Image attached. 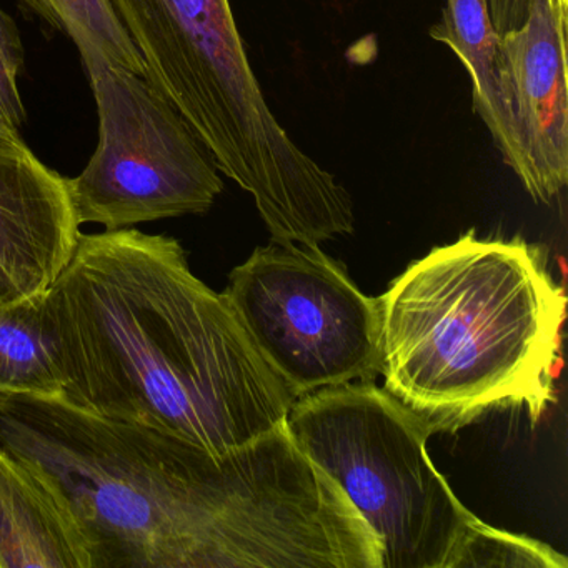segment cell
<instances>
[{
	"label": "cell",
	"instance_id": "2",
	"mask_svg": "<svg viewBox=\"0 0 568 568\" xmlns=\"http://www.w3.org/2000/svg\"><path fill=\"white\" fill-rule=\"evenodd\" d=\"M44 302L71 407L214 454L287 424L294 395L178 239L81 234Z\"/></svg>",
	"mask_w": 568,
	"mask_h": 568
},
{
	"label": "cell",
	"instance_id": "1",
	"mask_svg": "<svg viewBox=\"0 0 568 568\" xmlns=\"http://www.w3.org/2000/svg\"><path fill=\"white\" fill-rule=\"evenodd\" d=\"M0 445L62 495L92 568H378L381 548L287 424L224 454L59 398L0 395Z\"/></svg>",
	"mask_w": 568,
	"mask_h": 568
},
{
	"label": "cell",
	"instance_id": "8",
	"mask_svg": "<svg viewBox=\"0 0 568 568\" xmlns=\"http://www.w3.org/2000/svg\"><path fill=\"white\" fill-rule=\"evenodd\" d=\"M567 29L568 0H534L524 24L500 34L537 202H550L568 184Z\"/></svg>",
	"mask_w": 568,
	"mask_h": 568
},
{
	"label": "cell",
	"instance_id": "17",
	"mask_svg": "<svg viewBox=\"0 0 568 568\" xmlns=\"http://www.w3.org/2000/svg\"><path fill=\"white\" fill-rule=\"evenodd\" d=\"M534 0H485L488 16L498 34L520 28L527 19Z\"/></svg>",
	"mask_w": 568,
	"mask_h": 568
},
{
	"label": "cell",
	"instance_id": "6",
	"mask_svg": "<svg viewBox=\"0 0 568 568\" xmlns=\"http://www.w3.org/2000/svg\"><path fill=\"white\" fill-rule=\"evenodd\" d=\"M224 295L295 400L381 375V302L321 248L258 247L232 271Z\"/></svg>",
	"mask_w": 568,
	"mask_h": 568
},
{
	"label": "cell",
	"instance_id": "11",
	"mask_svg": "<svg viewBox=\"0 0 568 568\" xmlns=\"http://www.w3.org/2000/svg\"><path fill=\"white\" fill-rule=\"evenodd\" d=\"M430 38L447 45L467 69L474 112L490 132L505 164L535 201L537 184L508 91L500 34L488 16L485 0H445L440 21L432 26Z\"/></svg>",
	"mask_w": 568,
	"mask_h": 568
},
{
	"label": "cell",
	"instance_id": "12",
	"mask_svg": "<svg viewBox=\"0 0 568 568\" xmlns=\"http://www.w3.org/2000/svg\"><path fill=\"white\" fill-rule=\"evenodd\" d=\"M44 292L0 305V395H64V377L45 321Z\"/></svg>",
	"mask_w": 568,
	"mask_h": 568
},
{
	"label": "cell",
	"instance_id": "10",
	"mask_svg": "<svg viewBox=\"0 0 568 568\" xmlns=\"http://www.w3.org/2000/svg\"><path fill=\"white\" fill-rule=\"evenodd\" d=\"M92 568L88 540L54 485L0 445V568Z\"/></svg>",
	"mask_w": 568,
	"mask_h": 568
},
{
	"label": "cell",
	"instance_id": "4",
	"mask_svg": "<svg viewBox=\"0 0 568 568\" xmlns=\"http://www.w3.org/2000/svg\"><path fill=\"white\" fill-rule=\"evenodd\" d=\"M158 88L254 199L272 242L317 247L354 232L347 189L272 112L229 0H111Z\"/></svg>",
	"mask_w": 568,
	"mask_h": 568
},
{
	"label": "cell",
	"instance_id": "7",
	"mask_svg": "<svg viewBox=\"0 0 568 568\" xmlns=\"http://www.w3.org/2000/svg\"><path fill=\"white\" fill-rule=\"evenodd\" d=\"M88 75L99 144L88 168L68 179L78 224L119 231L207 212L224 181L184 115L144 75L108 65Z\"/></svg>",
	"mask_w": 568,
	"mask_h": 568
},
{
	"label": "cell",
	"instance_id": "3",
	"mask_svg": "<svg viewBox=\"0 0 568 568\" xmlns=\"http://www.w3.org/2000/svg\"><path fill=\"white\" fill-rule=\"evenodd\" d=\"M385 390L428 430L457 432L488 412L557 404L567 298L545 252L475 231L434 248L382 297Z\"/></svg>",
	"mask_w": 568,
	"mask_h": 568
},
{
	"label": "cell",
	"instance_id": "15",
	"mask_svg": "<svg viewBox=\"0 0 568 568\" xmlns=\"http://www.w3.org/2000/svg\"><path fill=\"white\" fill-rule=\"evenodd\" d=\"M24 68V49L18 24L0 9V129L21 134L26 109L19 91V74Z\"/></svg>",
	"mask_w": 568,
	"mask_h": 568
},
{
	"label": "cell",
	"instance_id": "16",
	"mask_svg": "<svg viewBox=\"0 0 568 568\" xmlns=\"http://www.w3.org/2000/svg\"><path fill=\"white\" fill-rule=\"evenodd\" d=\"M51 282L28 268L12 264L8 258L0 257V305L21 301L29 295L45 291Z\"/></svg>",
	"mask_w": 568,
	"mask_h": 568
},
{
	"label": "cell",
	"instance_id": "5",
	"mask_svg": "<svg viewBox=\"0 0 568 568\" xmlns=\"http://www.w3.org/2000/svg\"><path fill=\"white\" fill-rule=\"evenodd\" d=\"M295 444L367 521L381 568H458L477 527L428 457L432 432L374 382L297 398L287 417Z\"/></svg>",
	"mask_w": 568,
	"mask_h": 568
},
{
	"label": "cell",
	"instance_id": "9",
	"mask_svg": "<svg viewBox=\"0 0 568 568\" xmlns=\"http://www.w3.org/2000/svg\"><path fill=\"white\" fill-rule=\"evenodd\" d=\"M68 179L42 164L18 132L0 129V257L51 282L78 245Z\"/></svg>",
	"mask_w": 568,
	"mask_h": 568
},
{
	"label": "cell",
	"instance_id": "14",
	"mask_svg": "<svg viewBox=\"0 0 568 568\" xmlns=\"http://www.w3.org/2000/svg\"><path fill=\"white\" fill-rule=\"evenodd\" d=\"M567 558L548 545L478 521L458 568H567Z\"/></svg>",
	"mask_w": 568,
	"mask_h": 568
},
{
	"label": "cell",
	"instance_id": "13",
	"mask_svg": "<svg viewBox=\"0 0 568 568\" xmlns=\"http://www.w3.org/2000/svg\"><path fill=\"white\" fill-rule=\"evenodd\" d=\"M32 4L71 38L85 71L108 65L145 78L141 54L119 21L111 0H32Z\"/></svg>",
	"mask_w": 568,
	"mask_h": 568
}]
</instances>
